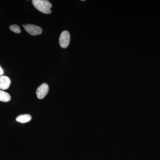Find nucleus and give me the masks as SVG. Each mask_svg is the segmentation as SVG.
Wrapping results in <instances>:
<instances>
[{
	"mask_svg": "<svg viewBox=\"0 0 160 160\" xmlns=\"http://www.w3.org/2000/svg\"><path fill=\"white\" fill-rule=\"evenodd\" d=\"M32 4L39 11L45 14H50L51 13L50 9L52 4L47 0H33Z\"/></svg>",
	"mask_w": 160,
	"mask_h": 160,
	"instance_id": "nucleus-1",
	"label": "nucleus"
},
{
	"mask_svg": "<svg viewBox=\"0 0 160 160\" xmlns=\"http://www.w3.org/2000/svg\"><path fill=\"white\" fill-rule=\"evenodd\" d=\"M70 36L69 32L64 31L61 33L59 38V44L62 48H66L69 46Z\"/></svg>",
	"mask_w": 160,
	"mask_h": 160,
	"instance_id": "nucleus-2",
	"label": "nucleus"
},
{
	"mask_svg": "<svg viewBox=\"0 0 160 160\" xmlns=\"http://www.w3.org/2000/svg\"><path fill=\"white\" fill-rule=\"evenodd\" d=\"M25 30L32 36L38 35L42 32V29L39 26L31 24H27L24 27Z\"/></svg>",
	"mask_w": 160,
	"mask_h": 160,
	"instance_id": "nucleus-3",
	"label": "nucleus"
},
{
	"mask_svg": "<svg viewBox=\"0 0 160 160\" xmlns=\"http://www.w3.org/2000/svg\"><path fill=\"white\" fill-rule=\"evenodd\" d=\"M49 87L48 84L43 83L38 87L36 91V94L38 98L42 99L46 96L49 92Z\"/></svg>",
	"mask_w": 160,
	"mask_h": 160,
	"instance_id": "nucleus-4",
	"label": "nucleus"
},
{
	"mask_svg": "<svg viewBox=\"0 0 160 160\" xmlns=\"http://www.w3.org/2000/svg\"><path fill=\"white\" fill-rule=\"evenodd\" d=\"M11 84V80L6 76H0V89L6 90L8 89Z\"/></svg>",
	"mask_w": 160,
	"mask_h": 160,
	"instance_id": "nucleus-5",
	"label": "nucleus"
},
{
	"mask_svg": "<svg viewBox=\"0 0 160 160\" xmlns=\"http://www.w3.org/2000/svg\"><path fill=\"white\" fill-rule=\"evenodd\" d=\"M31 115L29 114H22L19 115L16 118L17 122L22 123L28 122L31 120Z\"/></svg>",
	"mask_w": 160,
	"mask_h": 160,
	"instance_id": "nucleus-6",
	"label": "nucleus"
},
{
	"mask_svg": "<svg viewBox=\"0 0 160 160\" xmlns=\"http://www.w3.org/2000/svg\"><path fill=\"white\" fill-rule=\"evenodd\" d=\"M11 99V97L8 92L0 90V101L8 102Z\"/></svg>",
	"mask_w": 160,
	"mask_h": 160,
	"instance_id": "nucleus-7",
	"label": "nucleus"
},
{
	"mask_svg": "<svg viewBox=\"0 0 160 160\" xmlns=\"http://www.w3.org/2000/svg\"><path fill=\"white\" fill-rule=\"evenodd\" d=\"M9 29L12 31L13 32L15 33H19L21 32V29H20L19 27L17 25H12L9 27Z\"/></svg>",
	"mask_w": 160,
	"mask_h": 160,
	"instance_id": "nucleus-8",
	"label": "nucleus"
},
{
	"mask_svg": "<svg viewBox=\"0 0 160 160\" xmlns=\"http://www.w3.org/2000/svg\"><path fill=\"white\" fill-rule=\"evenodd\" d=\"M3 73H4V71H3V69H2V67L0 66V76L2 75Z\"/></svg>",
	"mask_w": 160,
	"mask_h": 160,
	"instance_id": "nucleus-9",
	"label": "nucleus"
}]
</instances>
